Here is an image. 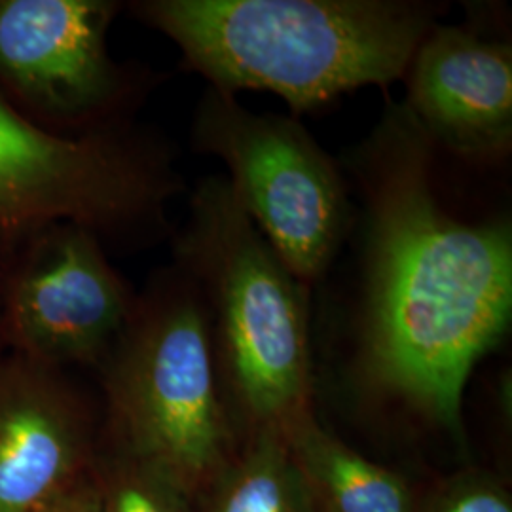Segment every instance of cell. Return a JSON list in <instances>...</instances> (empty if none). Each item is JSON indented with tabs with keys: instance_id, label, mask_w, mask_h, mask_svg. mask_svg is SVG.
<instances>
[{
	"instance_id": "1",
	"label": "cell",
	"mask_w": 512,
	"mask_h": 512,
	"mask_svg": "<svg viewBox=\"0 0 512 512\" xmlns=\"http://www.w3.org/2000/svg\"><path fill=\"white\" fill-rule=\"evenodd\" d=\"M439 160L403 103L389 101L346 165L363 205L366 376L456 431L473 368L511 325L512 222L461 215Z\"/></svg>"
},
{
	"instance_id": "10",
	"label": "cell",
	"mask_w": 512,
	"mask_h": 512,
	"mask_svg": "<svg viewBox=\"0 0 512 512\" xmlns=\"http://www.w3.org/2000/svg\"><path fill=\"white\" fill-rule=\"evenodd\" d=\"M92 420L63 370L0 348V512H48L84 482Z\"/></svg>"
},
{
	"instance_id": "4",
	"label": "cell",
	"mask_w": 512,
	"mask_h": 512,
	"mask_svg": "<svg viewBox=\"0 0 512 512\" xmlns=\"http://www.w3.org/2000/svg\"><path fill=\"white\" fill-rule=\"evenodd\" d=\"M101 366L110 427L126 458L183 494L211 480L224 463L228 425L207 313L181 268L148 279Z\"/></svg>"
},
{
	"instance_id": "11",
	"label": "cell",
	"mask_w": 512,
	"mask_h": 512,
	"mask_svg": "<svg viewBox=\"0 0 512 512\" xmlns=\"http://www.w3.org/2000/svg\"><path fill=\"white\" fill-rule=\"evenodd\" d=\"M283 433L315 503L327 511L410 512L403 480L323 431L310 410L289 421Z\"/></svg>"
},
{
	"instance_id": "16",
	"label": "cell",
	"mask_w": 512,
	"mask_h": 512,
	"mask_svg": "<svg viewBox=\"0 0 512 512\" xmlns=\"http://www.w3.org/2000/svg\"><path fill=\"white\" fill-rule=\"evenodd\" d=\"M0 321H2V258H0ZM2 348V344H0Z\"/></svg>"
},
{
	"instance_id": "12",
	"label": "cell",
	"mask_w": 512,
	"mask_h": 512,
	"mask_svg": "<svg viewBox=\"0 0 512 512\" xmlns=\"http://www.w3.org/2000/svg\"><path fill=\"white\" fill-rule=\"evenodd\" d=\"M211 512H315L283 429H258L245 458L220 484Z\"/></svg>"
},
{
	"instance_id": "14",
	"label": "cell",
	"mask_w": 512,
	"mask_h": 512,
	"mask_svg": "<svg viewBox=\"0 0 512 512\" xmlns=\"http://www.w3.org/2000/svg\"><path fill=\"white\" fill-rule=\"evenodd\" d=\"M439 512H512V507L505 492L482 484L450 497Z\"/></svg>"
},
{
	"instance_id": "8",
	"label": "cell",
	"mask_w": 512,
	"mask_h": 512,
	"mask_svg": "<svg viewBox=\"0 0 512 512\" xmlns=\"http://www.w3.org/2000/svg\"><path fill=\"white\" fill-rule=\"evenodd\" d=\"M90 230L52 224L4 243L0 344L40 365H101L137 304Z\"/></svg>"
},
{
	"instance_id": "3",
	"label": "cell",
	"mask_w": 512,
	"mask_h": 512,
	"mask_svg": "<svg viewBox=\"0 0 512 512\" xmlns=\"http://www.w3.org/2000/svg\"><path fill=\"white\" fill-rule=\"evenodd\" d=\"M173 264L200 294L211 342L219 340L234 395L256 429H283L308 412L310 287L262 238L222 175L190 192Z\"/></svg>"
},
{
	"instance_id": "15",
	"label": "cell",
	"mask_w": 512,
	"mask_h": 512,
	"mask_svg": "<svg viewBox=\"0 0 512 512\" xmlns=\"http://www.w3.org/2000/svg\"><path fill=\"white\" fill-rule=\"evenodd\" d=\"M48 512H103L99 488L84 480Z\"/></svg>"
},
{
	"instance_id": "9",
	"label": "cell",
	"mask_w": 512,
	"mask_h": 512,
	"mask_svg": "<svg viewBox=\"0 0 512 512\" xmlns=\"http://www.w3.org/2000/svg\"><path fill=\"white\" fill-rule=\"evenodd\" d=\"M406 110L440 156L503 162L512 148V46L505 35L437 23L403 76Z\"/></svg>"
},
{
	"instance_id": "5",
	"label": "cell",
	"mask_w": 512,
	"mask_h": 512,
	"mask_svg": "<svg viewBox=\"0 0 512 512\" xmlns=\"http://www.w3.org/2000/svg\"><path fill=\"white\" fill-rule=\"evenodd\" d=\"M184 192L173 148L129 122L86 135L42 128L0 95V238L76 224L103 245L139 249L171 234Z\"/></svg>"
},
{
	"instance_id": "13",
	"label": "cell",
	"mask_w": 512,
	"mask_h": 512,
	"mask_svg": "<svg viewBox=\"0 0 512 512\" xmlns=\"http://www.w3.org/2000/svg\"><path fill=\"white\" fill-rule=\"evenodd\" d=\"M126 463L99 488L103 512H186L179 488L133 459Z\"/></svg>"
},
{
	"instance_id": "6",
	"label": "cell",
	"mask_w": 512,
	"mask_h": 512,
	"mask_svg": "<svg viewBox=\"0 0 512 512\" xmlns=\"http://www.w3.org/2000/svg\"><path fill=\"white\" fill-rule=\"evenodd\" d=\"M192 147L222 162L239 207L306 287L329 272L353 220L348 179L298 118L253 112L207 86Z\"/></svg>"
},
{
	"instance_id": "2",
	"label": "cell",
	"mask_w": 512,
	"mask_h": 512,
	"mask_svg": "<svg viewBox=\"0 0 512 512\" xmlns=\"http://www.w3.org/2000/svg\"><path fill=\"white\" fill-rule=\"evenodd\" d=\"M129 10L209 88L275 93L294 118L403 80L444 12L418 0H139Z\"/></svg>"
},
{
	"instance_id": "7",
	"label": "cell",
	"mask_w": 512,
	"mask_h": 512,
	"mask_svg": "<svg viewBox=\"0 0 512 512\" xmlns=\"http://www.w3.org/2000/svg\"><path fill=\"white\" fill-rule=\"evenodd\" d=\"M114 0H0V95L63 135L133 122L158 76L109 50Z\"/></svg>"
}]
</instances>
